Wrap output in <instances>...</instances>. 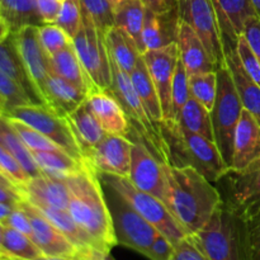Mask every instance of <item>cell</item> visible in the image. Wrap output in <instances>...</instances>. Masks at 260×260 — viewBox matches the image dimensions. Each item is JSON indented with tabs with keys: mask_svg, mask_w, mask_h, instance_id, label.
<instances>
[{
	"mask_svg": "<svg viewBox=\"0 0 260 260\" xmlns=\"http://www.w3.org/2000/svg\"><path fill=\"white\" fill-rule=\"evenodd\" d=\"M65 182L69 190L68 211L99 250L109 254L117 245V239L99 173L84 159L81 169L69 175Z\"/></svg>",
	"mask_w": 260,
	"mask_h": 260,
	"instance_id": "obj_1",
	"label": "cell"
},
{
	"mask_svg": "<svg viewBox=\"0 0 260 260\" xmlns=\"http://www.w3.org/2000/svg\"><path fill=\"white\" fill-rule=\"evenodd\" d=\"M168 182L167 207L188 235L205 228L215 211L222 205L220 190L190 167L164 164Z\"/></svg>",
	"mask_w": 260,
	"mask_h": 260,
	"instance_id": "obj_2",
	"label": "cell"
},
{
	"mask_svg": "<svg viewBox=\"0 0 260 260\" xmlns=\"http://www.w3.org/2000/svg\"><path fill=\"white\" fill-rule=\"evenodd\" d=\"M167 149V162L173 167H190L212 183L218 182L230 168L225 164L215 141L170 121L160 123Z\"/></svg>",
	"mask_w": 260,
	"mask_h": 260,
	"instance_id": "obj_3",
	"label": "cell"
},
{
	"mask_svg": "<svg viewBox=\"0 0 260 260\" xmlns=\"http://www.w3.org/2000/svg\"><path fill=\"white\" fill-rule=\"evenodd\" d=\"M190 236L210 260H249L245 220L223 205L202 230Z\"/></svg>",
	"mask_w": 260,
	"mask_h": 260,
	"instance_id": "obj_4",
	"label": "cell"
},
{
	"mask_svg": "<svg viewBox=\"0 0 260 260\" xmlns=\"http://www.w3.org/2000/svg\"><path fill=\"white\" fill-rule=\"evenodd\" d=\"M112 86L111 91L123 108L129 122V128L136 135V140L144 142L162 162H167V149L160 126L152 122L142 104L129 74L124 73L111 58Z\"/></svg>",
	"mask_w": 260,
	"mask_h": 260,
	"instance_id": "obj_5",
	"label": "cell"
},
{
	"mask_svg": "<svg viewBox=\"0 0 260 260\" xmlns=\"http://www.w3.org/2000/svg\"><path fill=\"white\" fill-rule=\"evenodd\" d=\"M243 103L226 62L217 69V94L211 111L213 141L223 161L231 169L234 154V137L243 113Z\"/></svg>",
	"mask_w": 260,
	"mask_h": 260,
	"instance_id": "obj_6",
	"label": "cell"
},
{
	"mask_svg": "<svg viewBox=\"0 0 260 260\" xmlns=\"http://www.w3.org/2000/svg\"><path fill=\"white\" fill-rule=\"evenodd\" d=\"M99 177L104 185L113 188L119 193L145 220L149 221L161 235L169 239L173 245H177L179 241L187 238L188 234L183 226L159 198L137 189L128 178L108 174H99Z\"/></svg>",
	"mask_w": 260,
	"mask_h": 260,
	"instance_id": "obj_7",
	"label": "cell"
},
{
	"mask_svg": "<svg viewBox=\"0 0 260 260\" xmlns=\"http://www.w3.org/2000/svg\"><path fill=\"white\" fill-rule=\"evenodd\" d=\"M107 203L112 215L117 245L126 246L144 256L149 255L159 231L145 220L119 193L104 185Z\"/></svg>",
	"mask_w": 260,
	"mask_h": 260,
	"instance_id": "obj_8",
	"label": "cell"
},
{
	"mask_svg": "<svg viewBox=\"0 0 260 260\" xmlns=\"http://www.w3.org/2000/svg\"><path fill=\"white\" fill-rule=\"evenodd\" d=\"M215 184L222 205L246 220L260 210V157L243 170L229 169Z\"/></svg>",
	"mask_w": 260,
	"mask_h": 260,
	"instance_id": "obj_9",
	"label": "cell"
},
{
	"mask_svg": "<svg viewBox=\"0 0 260 260\" xmlns=\"http://www.w3.org/2000/svg\"><path fill=\"white\" fill-rule=\"evenodd\" d=\"M73 46L94 90H111V56L104 33L89 18L84 17L83 25L73 38Z\"/></svg>",
	"mask_w": 260,
	"mask_h": 260,
	"instance_id": "obj_10",
	"label": "cell"
},
{
	"mask_svg": "<svg viewBox=\"0 0 260 260\" xmlns=\"http://www.w3.org/2000/svg\"><path fill=\"white\" fill-rule=\"evenodd\" d=\"M4 116L17 118L33 127L38 132L55 142L57 146L65 150L76 159L84 160V155L71 132L68 121L63 117L48 108L45 104H24L13 107L5 112Z\"/></svg>",
	"mask_w": 260,
	"mask_h": 260,
	"instance_id": "obj_11",
	"label": "cell"
},
{
	"mask_svg": "<svg viewBox=\"0 0 260 260\" xmlns=\"http://www.w3.org/2000/svg\"><path fill=\"white\" fill-rule=\"evenodd\" d=\"M178 18L194 29L216 69L225 63L222 37L211 0H178Z\"/></svg>",
	"mask_w": 260,
	"mask_h": 260,
	"instance_id": "obj_12",
	"label": "cell"
},
{
	"mask_svg": "<svg viewBox=\"0 0 260 260\" xmlns=\"http://www.w3.org/2000/svg\"><path fill=\"white\" fill-rule=\"evenodd\" d=\"M162 162L144 142L134 141L128 179L137 189L167 202L168 182ZM167 206V205H165Z\"/></svg>",
	"mask_w": 260,
	"mask_h": 260,
	"instance_id": "obj_13",
	"label": "cell"
},
{
	"mask_svg": "<svg viewBox=\"0 0 260 260\" xmlns=\"http://www.w3.org/2000/svg\"><path fill=\"white\" fill-rule=\"evenodd\" d=\"M134 140L127 136L107 134L84 159L99 174L128 178L131 169Z\"/></svg>",
	"mask_w": 260,
	"mask_h": 260,
	"instance_id": "obj_14",
	"label": "cell"
},
{
	"mask_svg": "<svg viewBox=\"0 0 260 260\" xmlns=\"http://www.w3.org/2000/svg\"><path fill=\"white\" fill-rule=\"evenodd\" d=\"M19 205L27 212L30 220V225H32L30 239L35 241L36 245L42 250L46 256L83 260L80 251L32 203L28 202L27 200H22Z\"/></svg>",
	"mask_w": 260,
	"mask_h": 260,
	"instance_id": "obj_15",
	"label": "cell"
},
{
	"mask_svg": "<svg viewBox=\"0 0 260 260\" xmlns=\"http://www.w3.org/2000/svg\"><path fill=\"white\" fill-rule=\"evenodd\" d=\"M19 55L25 69L45 104V86L51 73L50 56L42 47L38 36V27L28 25L17 32H12Z\"/></svg>",
	"mask_w": 260,
	"mask_h": 260,
	"instance_id": "obj_16",
	"label": "cell"
},
{
	"mask_svg": "<svg viewBox=\"0 0 260 260\" xmlns=\"http://www.w3.org/2000/svg\"><path fill=\"white\" fill-rule=\"evenodd\" d=\"M142 57L159 94L164 121H167L170 113L173 80H174L177 63L179 60L178 46L177 43L173 42L157 50H149L142 55Z\"/></svg>",
	"mask_w": 260,
	"mask_h": 260,
	"instance_id": "obj_17",
	"label": "cell"
},
{
	"mask_svg": "<svg viewBox=\"0 0 260 260\" xmlns=\"http://www.w3.org/2000/svg\"><path fill=\"white\" fill-rule=\"evenodd\" d=\"M222 37L223 51L236 50L249 18L256 15L250 0H211Z\"/></svg>",
	"mask_w": 260,
	"mask_h": 260,
	"instance_id": "obj_18",
	"label": "cell"
},
{
	"mask_svg": "<svg viewBox=\"0 0 260 260\" xmlns=\"http://www.w3.org/2000/svg\"><path fill=\"white\" fill-rule=\"evenodd\" d=\"M175 43L178 46V55L188 75L217 70L194 29L179 18L175 25Z\"/></svg>",
	"mask_w": 260,
	"mask_h": 260,
	"instance_id": "obj_19",
	"label": "cell"
},
{
	"mask_svg": "<svg viewBox=\"0 0 260 260\" xmlns=\"http://www.w3.org/2000/svg\"><path fill=\"white\" fill-rule=\"evenodd\" d=\"M86 103L107 134L128 136L131 129L128 118L111 90L90 91Z\"/></svg>",
	"mask_w": 260,
	"mask_h": 260,
	"instance_id": "obj_20",
	"label": "cell"
},
{
	"mask_svg": "<svg viewBox=\"0 0 260 260\" xmlns=\"http://www.w3.org/2000/svg\"><path fill=\"white\" fill-rule=\"evenodd\" d=\"M260 157V123L258 119L243 109L234 137L233 170H243Z\"/></svg>",
	"mask_w": 260,
	"mask_h": 260,
	"instance_id": "obj_21",
	"label": "cell"
},
{
	"mask_svg": "<svg viewBox=\"0 0 260 260\" xmlns=\"http://www.w3.org/2000/svg\"><path fill=\"white\" fill-rule=\"evenodd\" d=\"M45 106L61 117H68L88 98V93L51 71L45 86Z\"/></svg>",
	"mask_w": 260,
	"mask_h": 260,
	"instance_id": "obj_22",
	"label": "cell"
},
{
	"mask_svg": "<svg viewBox=\"0 0 260 260\" xmlns=\"http://www.w3.org/2000/svg\"><path fill=\"white\" fill-rule=\"evenodd\" d=\"M23 200L33 205H46L68 210L69 190L65 179L41 174L30 178L22 190Z\"/></svg>",
	"mask_w": 260,
	"mask_h": 260,
	"instance_id": "obj_23",
	"label": "cell"
},
{
	"mask_svg": "<svg viewBox=\"0 0 260 260\" xmlns=\"http://www.w3.org/2000/svg\"><path fill=\"white\" fill-rule=\"evenodd\" d=\"M84 157L103 140L107 132L89 108L86 101L73 113L65 117Z\"/></svg>",
	"mask_w": 260,
	"mask_h": 260,
	"instance_id": "obj_24",
	"label": "cell"
},
{
	"mask_svg": "<svg viewBox=\"0 0 260 260\" xmlns=\"http://www.w3.org/2000/svg\"><path fill=\"white\" fill-rule=\"evenodd\" d=\"M0 70L7 74L10 79L19 84L25 93L30 96L33 103L43 104L27 69H25L24 62L19 55L17 45H15L13 33H10L9 37L0 42Z\"/></svg>",
	"mask_w": 260,
	"mask_h": 260,
	"instance_id": "obj_25",
	"label": "cell"
},
{
	"mask_svg": "<svg viewBox=\"0 0 260 260\" xmlns=\"http://www.w3.org/2000/svg\"><path fill=\"white\" fill-rule=\"evenodd\" d=\"M109 56L124 73L131 74L142 56L134 38L122 28L113 25L104 33Z\"/></svg>",
	"mask_w": 260,
	"mask_h": 260,
	"instance_id": "obj_26",
	"label": "cell"
},
{
	"mask_svg": "<svg viewBox=\"0 0 260 260\" xmlns=\"http://www.w3.org/2000/svg\"><path fill=\"white\" fill-rule=\"evenodd\" d=\"M225 62L233 76L244 109L250 112L260 123V88L244 70L236 50L225 53Z\"/></svg>",
	"mask_w": 260,
	"mask_h": 260,
	"instance_id": "obj_27",
	"label": "cell"
},
{
	"mask_svg": "<svg viewBox=\"0 0 260 260\" xmlns=\"http://www.w3.org/2000/svg\"><path fill=\"white\" fill-rule=\"evenodd\" d=\"M50 61L51 71L55 73L56 75L75 84L76 86L83 89L88 94L94 90L93 84H91L88 74L84 70L73 43L63 48V50L58 51L55 55L50 56Z\"/></svg>",
	"mask_w": 260,
	"mask_h": 260,
	"instance_id": "obj_28",
	"label": "cell"
},
{
	"mask_svg": "<svg viewBox=\"0 0 260 260\" xmlns=\"http://www.w3.org/2000/svg\"><path fill=\"white\" fill-rule=\"evenodd\" d=\"M177 10L168 14H156L146 9L144 28H142V43L145 52L149 50H157L175 42V24L170 23V15ZM144 52V53H145Z\"/></svg>",
	"mask_w": 260,
	"mask_h": 260,
	"instance_id": "obj_29",
	"label": "cell"
},
{
	"mask_svg": "<svg viewBox=\"0 0 260 260\" xmlns=\"http://www.w3.org/2000/svg\"><path fill=\"white\" fill-rule=\"evenodd\" d=\"M129 76H131L132 84H134L142 104L146 108L150 118L152 119L154 123L160 126V123L164 121L161 103H160L159 94H157L156 88H155L154 83H152V79L150 76L149 71H147L146 63H145L142 56L137 61L136 68L129 74Z\"/></svg>",
	"mask_w": 260,
	"mask_h": 260,
	"instance_id": "obj_30",
	"label": "cell"
},
{
	"mask_svg": "<svg viewBox=\"0 0 260 260\" xmlns=\"http://www.w3.org/2000/svg\"><path fill=\"white\" fill-rule=\"evenodd\" d=\"M114 25L126 30L135 40L140 51L144 55L145 48L142 43V28H144L146 7L141 0H122L113 8Z\"/></svg>",
	"mask_w": 260,
	"mask_h": 260,
	"instance_id": "obj_31",
	"label": "cell"
},
{
	"mask_svg": "<svg viewBox=\"0 0 260 260\" xmlns=\"http://www.w3.org/2000/svg\"><path fill=\"white\" fill-rule=\"evenodd\" d=\"M0 17L8 23L12 32L28 25H43L37 0H0Z\"/></svg>",
	"mask_w": 260,
	"mask_h": 260,
	"instance_id": "obj_32",
	"label": "cell"
},
{
	"mask_svg": "<svg viewBox=\"0 0 260 260\" xmlns=\"http://www.w3.org/2000/svg\"><path fill=\"white\" fill-rule=\"evenodd\" d=\"M36 162L38 164L43 174L48 177L66 179L69 175L74 174L81 169L84 160L76 159L63 150L52 151H32Z\"/></svg>",
	"mask_w": 260,
	"mask_h": 260,
	"instance_id": "obj_33",
	"label": "cell"
},
{
	"mask_svg": "<svg viewBox=\"0 0 260 260\" xmlns=\"http://www.w3.org/2000/svg\"><path fill=\"white\" fill-rule=\"evenodd\" d=\"M0 134H2V144L18 160V162L22 165L25 173L29 175V178H35L43 174L42 170L36 162L33 152L22 141L17 132L12 128L5 116H0Z\"/></svg>",
	"mask_w": 260,
	"mask_h": 260,
	"instance_id": "obj_34",
	"label": "cell"
},
{
	"mask_svg": "<svg viewBox=\"0 0 260 260\" xmlns=\"http://www.w3.org/2000/svg\"><path fill=\"white\" fill-rule=\"evenodd\" d=\"M175 123L213 141L211 112L206 107H203L200 102L196 101L192 95H190L189 101L185 103L184 108L180 112L178 122Z\"/></svg>",
	"mask_w": 260,
	"mask_h": 260,
	"instance_id": "obj_35",
	"label": "cell"
},
{
	"mask_svg": "<svg viewBox=\"0 0 260 260\" xmlns=\"http://www.w3.org/2000/svg\"><path fill=\"white\" fill-rule=\"evenodd\" d=\"M3 253L22 260H41L46 258L35 241L25 234L5 226L2 240Z\"/></svg>",
	"mask_w": 260,
	"mask_h": 260,
	"instance_id": "obj_36",
	"label": "cell"
},
{
	"mask_svg": "<svg viewBox=\"0 0 260 260\" xmlns=\"http://www.w3.org/2000/svg\"><path fill=\"white\" fill-rule=\"evenodd\" d=\"M189 89L196 101L212 111L217 94V70L189 75Z\"/></svg>",
	"mask_w": 260,
	"mask_h": 260,
	"instance_id": "obj_37",
	"label": "cell"
},
{
	"mask_svg": "<svg viewBox=\"0 0 260 260\" xmlns=\"http://www.w3.org/2000/svg\"><path fill=\"white\" fill-rule=\"evenodd\" d=\"M190 98L189 89V75L185 70L184 65L182 63L180 58L178 60L177 70H175L174 80L172 86V99H170V113L167 121L178 122L180 112L184 108L185 103Z\"/></svg>",
	"mask_w": 260,
	"mask_h": 260,
	"instance_id": "obj_38",
	"label": "cell"
},
{
	"mask_svg": "<svg viewBox=\"0 0 260 260\" xmlns=\"http://www.w3.org/2000/svg\"><path fill=\"white\" fill-rule=\"evenodd\" d=\"M7 119L8 122H9L10 126H12V128L17 132L18 136L22 139V141L27 145L28 149H29L30 151H52V150L61 149V147L57 146L55 142L48 140L47 137L43 136L41 132H38L37 129H35L33 127L28 126L24 122L19 121V119L17 118H12V117H7ZM63 151H65V150H63Z\"/></svg>",
	"mask_w": 260,
	"mask_h": 260,
	"instance_id": "obj_39",
	"label": "cell"
},
{
	"mask_svg": "<svg viewBox=\"0 0 260 260\" xmlns=\"http://www.w3.org/2000/svg\"><path fill=\"white\" fill-rule=\"evenodd\" d=\"M80 4L84 17L89 18L103 33L114 25L113 5L109 0H80Z\"/></svg>",
	"mask_w": 260,
	"mask_h": 260,
	"instance_id": "obj_40",
	"label": "cell"
},
{
	"mask_svg": "<svg viewBox=\"0 0 260 260\" xmlns=\"http://www.w3.org/2000/svg\"><path fill=\"white\" fill-rule=\"evenodd\" d=\"M83 8L80 0H63L56 24L62 28L69 37L73 40L83 25Z\"/></svg>",
	"mask_w": 260,
	"mask_h": 260,
	"instance_id": "obj_41",
	"label": "cell"
},
{
	"mask_svg": "<svg viewBox=\"0 0 260 260\" xmlns=\"http://www.w3.org/2000/svg\"><path fill=\"white\" fill-rule=\"evenodd\" d=\"M38 36H40L41 45L48 53V56L55 55L58 51L63 50L73 43V40L69 37L68 33L62 28L58 27L56 23H50V24H43L38 27Z\"/></svg>",
	"mask_w": 260,
	"mask_h": 260,
	"instance_id": "obj_42",
	"label": "cell"
},
{
	"mask_svg": "<svg viewBox=\"0 0 260 260\" xmlns=\"http://www.w3.org/2000/svg\"><path fill=\"white\" fill-rule=\"evenodd\" d=\"M0 172L20 190V193L30 179L22 165L3 144H0Z\"/></svg>",
	"mask_w": 260,
	"mask_h": 260,
	"instance_id": "obj_43",
	"label": "cell"
},
{
	"mask_svg": "<svg viewBox=\"0 0 260 260\" xmlns=\"http://www.w3.org/2000/svg\"><path fill=\"white\" fill-rule=\"evenodd\" d=\"M0 94L7 102V111L13 107L32 104L33 101L24 89L0 70ZM36 104V103H35Z\"/></svg>",
	"mask_w": 260,
	"mask_h": 260,
	"instance_id": "obj_44",
	"label": "cell"
},
{
	"mask_svg": "<svg viewBox=\"0 0 260 260\" xmlns=\"http://www.w3.org/2000/svg\"><path fill=\"white\" fill-rule=\"evenodd\" d=\"M236 52H238L244 70L260 88V61L244 35L239 37L238 45H236Z\"/></svg>",
	"mask_w": 260,
	"mask_h": 260,
	"instance_id": "obj_45",
	"label": "cell"
},
{
	"mask_svg": "<svg viewBox=\"0 0 260 260\" xmlns=\"http://www.w3.org/2000/svg\"><path fill=\"white\" fill-rule=\"evenodd\" d=\"M249 260H260V210L245 220Z\"/></svg>",
	"mask_w": 260,
	"mask_h": 260,
	"instance_id": "obj_46",
	"label": "cell"
},
{
	"mask_svg": "<svg viewBox=\"0 0 260 260\" xmlns=\"http://www.w3.org/2000/svg\"><path fill=\"white\" fill-rule=\"evenodd\" d=\"M172 260H210L198 248L196 241L190 235L183 239L182 241L174 245V254Z\"/></svg>",
	"mask_w": 260,
	"mask_h": 260,
	"instance_id": "obj_47",
	"label": "cell"
},
{
	"mask_svg": "<svg viewBox=\"0 0 260 260\" xmlns=\"http://www.w3.org/2000/svg\"><path fill=\"white\" fill-rule=\"evenodd\" d=\"M4 225L19 231V233L25 234V235H28L29 238L30 235H32V225H30V220L29 217H28L27 212L23 210L22 206H20L19 203L13 208L10 215L8 216L7 220L4 221Z\"/></svg>",
	"mask_w": 260,
	"mask_h": 260,
	"instance_id": "obj_48",
	"label": "cell"
},
{
	"mask_svg": "<svg viewBox=\"0 0 260 260\" xmlns=\"http://www.w3.org/2000/svg\"><path fill=\"white\" fill-rule=\"evenodd\" d=\"M173 254H174V245L170 243L169 239L159 233L150 248L147 258L150 260H172Z\"/></svg>",
	"mask_w": 260,
	"mask_h": 260,
	"instance_id": "obj_49",
	"label": "cell"
},
{
	"mask_svg": "<svg viewBox=\"0 0 260 260\" xmlns=\"http://www.w3.org/2000/svg\"><path fill=\"white\" fill-rule=\"evenodd\" d=\"M244 36L260 61V19L256 15L248 19L244 28Z\"/></svg>",
	"mask_w": 260,
	"mask_h": 260,
	"instance_id": "obj_50",
	"label": "cell"
},
{
	"mask_svg": "<svg viewBox=\"0 0 260 260\" xmlns=\"http://www.w3.org/2000/svg\"><path fill=\"white\" fill-rule=\"evenodd\" d=\"M61 5H62V3L58 2V0H37L38 13L42 18L43 24H50V23L56 22Z\"/></svg>",
	"mask_w": 260,
	"mask_h": 260,
	"instance_id": "obj_51",
	"label": "cell"
},
{
	"mask_svg": "<svg viewBox=\"0 0 260 260\" xmlns=\"http://www.w3.org/2000/svg\"><path fill=\"white\" fill-rule=\"evenodd\" d=\"M146 9L156 14H168L177 10L178 0H141Z\"/></svg>",
	"mask_w": 260,
	"mask_h": 260,
	"instance_id": "obj_52",
	"label": "cell"
},
{
	"mask_svg": "<svg viewBox=\"0 0 260 260\" xmlns=\"http://www.w3.org/2000/svg\"><path fill=\"white\" fill-rule=\"evenodd\" d=\"M23 200L22 193L19 189L12 185H7L0 183V203H7L10 206H17Z\"/></svg>",
	"mask_w": 260,
	"mask_h": 260,
	"instance_id": "obj_53",
	"label": "cell"
},
{
	"mask_svg": "<svg viewBox=\"0 0 260 260\" xmlns=\"http://www.w3.org/2000/svg\"><path fill=\"white\" fill-rule=\"evenodd\" d=\"M12 30H10V27L8 25V23L0 17V42H3L4 40H7L10 36Z\"/></svg>",
	"mask_w": 260,
	"mask_h": 260,
	"instance_id": "obj_54",
	"label": "cell"
},
{
	"mask_svg": "<svg viewBox=\"0 0 260 260\" xmlns=\"http://www.w3.org/2000/svg\"><path fill=\"white\" fill-rule=\"evenodd\" d=\"M15 206L7 205V203H0V222L4 223V221L7 220L8 216L10 215V212L13 211Z\"/></svg>",
	"mask_w": 260,
	"mask_h": 260,
	"instance_id": "obj_55",
	"label": "cell"
},
{
	"mask_svg": "<svg viewBox=\"0 0 260 260\" xmlns=\"http://www.w3.org/2000/svg\"><path fill=\"white\" fill-rule=\"evenodd\" d=\"M0 260H22V259L14 258V256H10V255H8V254H2V255H0ZM41 260H74V259L53 258V256H46V258H43V259H41Z\"/></svg>",
	"mask_w": 260,
	"mask_h": 260,
	"instance_id": "obj_56",
	"label": "cell"
},
{
	"mask_svg": "<svg viewBox=\"0 0 260 260\" xmlns=\"http://www.w3.org/2000/svg\"><path fill=\"white\" fill-rule=\"evenodd\" d=\"M5 112H7V102L0 94V116H4Z\"/></svg>",
	"mask_w": 260,
	"mask_h": 260,
	"instance_id": "obj_57",
	"label": "cell"
},
{
	"mask_svg": "<svg viewBox=\"0 0 260 260\" xmlns=\"http://www.w3.org/2000/svg\"><path fill=\"white\" fill-rule=\"evenodd\" d=\"M251 4H253L254 9H255V13H256V17L260 19V0H250Z\"/></svg>",
	"mask_w": 260,
	"mask_h": 260,
	"instance_id": "obj_58",
	"label": "cell"
},
{
	"mask_svg": "<svg viewBox=\"0 0 260 260\" xmlns=\"http://www.w3.org/2000/svg\"><path fill=\"white\" fill-rule=\"evenodd\" d=\"M4 229H5V225L3 222H0V251L3 253L2 250V240H3V234H4Z\"/></svg>",
	"mask_w": 260,
	"mask_h": 260,
	"instance_id": "obj_59",
	"label": "cell"
},
{
	"mask_svg": "<svg viewBox=\"0 0 260 260\" xmlns=\"http://www.w3.org/2000/svg\"><path fill=\"white\" fill-rule=\"evenodd\" d=\"M98 260H114V259L113 256L111 255V253H109V254H104V255H102Z\"/></svg>",
	"mask_w": 260,
	"mask_h": 260,
	"instance_id": "obj_60",
	"label": "cell"
},
{
	"mask_svg": "<svg viewBox=\"0 0 260 260\" xmlns=\"http://www.w3.org/2000/svg\"><path fill=\"white\" fill-rule=\"evenodd\" d=\"M121 2H122V0H109V3H111V4L113 5V8L116 7L117 4H119V3H121Z\"/></svg>",
	"mask_w": 260,
	"mask_h": 260,
	"instance_id": "obj_61",
	"label": "cell"
},
{
	"mask_svg": "<svg viewBox=\"0 0 260 260\" xmlns=\"http://www.w3.org/2000/svg\"><path fill=\"white\" fill-rule=\"evenodd\" d=\"M0 144H2V134H0Z\"/></svg>",
	"mask_w": 260,
	"mask_h": 260,
	"instance_id": "obj_62",
	"label": "cell"
},
{
	"mask_svg": "<svg viewBox=\"0 0 260 260\" xmlns=\"http://www.w3.org/2000/svg\"><path fill=\"white\" fill-rule=\"evenodd\" d=\"M2 254H5V253H2V251H0V255H2Z\"/></svg>",
	"mask_w": 260,
	"mask_h": 260,
	"instance_id": "obj_63",
	"label": "cell"
},
{
	"mask_svg": "<svg viewBox=\"0 0 260 260\" xmlns=\"http://www.w3.org/2000/svg\"><path fill=\"white\" fill-rule=\"evenodd\" d=\"M58 2H61V3H62V2H63V0H58Z\"/></svg>",
	"mask_w": 260,
	"mask_h": 260,
	"instance_id": "obj_64",
	"label": "cell"
}]
</instances>
